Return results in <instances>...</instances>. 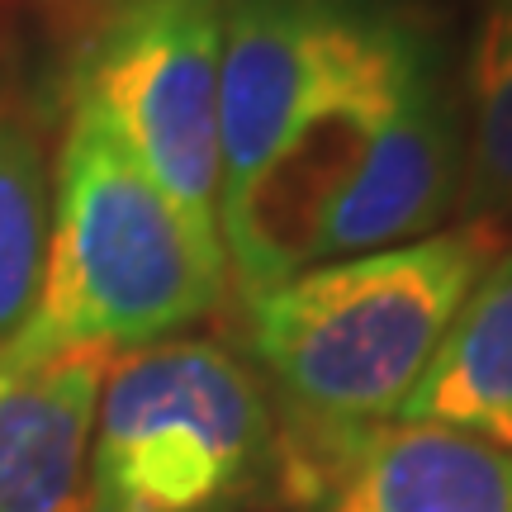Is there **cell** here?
<instances>
[{
    "mask_svg": "<svg viewBox=\"0 0 512 512\" xmlns=\"http://www.w3.org/2000/svg\"><path fill=\"white\" fill-rule=\"evenodd\" d=\"M498 252L503 242L489 228L460 223L384 252L309 266L247 299L252 356L285 403L280 479L356 432L399 418Z\"/></svg>",
    "mask_w": 512,
    "mask_h": 512,
    "instance_id": "6da1fadb",
    "label": "cell"
},
{
    "mask_svg": "<svg viewBox=\"0 0 512 512\" xmlns=\"http://www.w3.org/2000/svg\"><path fill=\"white\" fill-rule=\"evenodd\" d=\"M228 256L133 166L86 114L67 110L53 171L48 266L29 332L34 351L171 342L223 299Z\"/></svg>",
    "mask_w": 512,
    "mask_h": 512,
    "instance_id": "7a4b0ae2",
    "label": "cell"
},
{
    "mask_svg": "<svg viewBox=\"0 0 512 512\" xmlns=\"http://www.w3.org/2000/svg\"><path fill=\"white\" fill-rule=\"evenodd\" d=\"M86 512H233L280 479L266 380L219 342L171 337L105 375Z\"/></svg>",
    "mask_w": 512,
    "mask_h": 512,
    "instance_id": "3957f363",
    "label": "cell"
},
{
    "mask_svg": "<svg viewBox=\"0 0 512 512\" xmlns=\"http://www.w3.org/2000/svg\"><path fill=\"white\" fill-rule=\"evenodd\" d=\"M422 57L432 34L399 0H223L219 228L318 114Z\"/></svg>",
    "mask_w": 512,
    "mask_h": 512,
    "instance_id": "277c9868",
    "label": "cell"
},
{
    "mask_svg": "<svg viewBox=\"0 0 512 512\" xmlns=\"http://www.w3.org/2000/svg\"><path fill=\"white\" fill-rule=\"evenodd\" d=\"M219 57L223 0H128L76 34L67 62V110L105 128L214 242H223Z\"/></svg>",
    "mask_w": 512,
    "mask_h": 512,
    "instance_id": "5b68a950",
    "label": "cell"
},
{
    "mask_svg": "<svg viewBox=\"0 0 512 512\" xmlns=\"http://www.w3.org/2000/svg\"><path fill=\"white\" fill-rule=\"evenodd\" d=\"M280 489L309 512H512V456L432 422H380Z\"/></svg>",
    "mask_w": 512,
    "mask_h": 512,
    "instance_id": "8992f818",
    "label": "cell"
},
{
    "mask_svg": "<svg viewBox=\"0 0 512 512\" xmlns=\"http://www.w3.org/2000/svg\"><path fill=\"white\" fill-rule=\"evenodd\" d=\"M105 347L0 351V512H86Z\"/></svg>",
    "mask_w": 512,
    "mask_h": 512,
    "instance_id": "52a82bcc",
    "label": "cell"
},
{
    "mask_svg": "<svg viewBox=\"0 0 512 512\" xmlns=\"http://www.w3.org/2000/svg\"><path fill=\"white\" fill-rule=\"evenodd\" d=\"M399 422H432L512 456V242L484 266Z\"/></svg>",
    "mask_w": 512,
    "mask_h": 512,
    "instance_id": "ba28073f",
    "label": "cell"
},
{
    "mask_svg": "<svg viewBox=\"0 0 512 512\" xmlns=\"http://www.w3.org/2000/svg\"><path fill=\"white\" fill-rule=\"evenodd\" d=\"M460 200L465 223L512 242V0H479L465 43Z\"/></svg>",
    "mask_w": 512,
    "mask_h": 512,
    "instance_id": "9c48e42d",
    "label": "cell"
},
{
    "mask_svg": "<svg viewBox=\"0 0 512 512\" xmlns=\"http://www.w3.org/2000/svg\"><path fill=\"white\" fill-rule=\"evenodd\" d=\"M48 162L38 100L0 81V351L29 332L48 266Z\"/></svg>",
    "mask_w": 512,
    "mask_h": 512,
    "instance_id": "30bf717a",
    "label": "cell"
},
{
    "mask_svg": "<svg viewBox=\"0 0 512 512\" xmlns=\"http://www.w3.org/2000/svg\"><path fill=\"white\" fill-rule=\"evenodd\" d=\"M114 5H128V0H57V10L72 19V29L81 34L91 19H100L105 10H114Z\"/></svg>",
    "mask_w": 512,
    "mask_h": 512,
    "instance_id": "8fae6325",
    "label": "cell"
}]
</instances>
